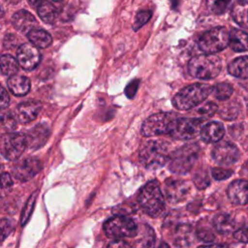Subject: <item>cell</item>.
Returning a JSON list of instances; mask_svg holds the SVG:
<instances>
[{
    "label": "cell",
    "mask_w": 248,
    "mask_h": 248,
    "mask_svg": "<svg viewBox=\"0 0 248 248\" xmlns=\"http://www.w3.org/2000/svg\"><path fill=\"white\" fill-rule=\"evenodd\" d=\"M27 147L26 137L21 133H11L6 135L0 144V151L2 154L10 159H17Z\"/></svg>",
    "instance_id": "cell-10"
},
{
    "label": "cell",
    "mask_w": 248,
    "mask_h": 248,
    "mask_svg": "<svg viewBox=\"0 0 248 248\" xmlns=\"http://www.w3.org/2000/svg\"><path fill=\"white\" fill-rule=\"evenodd\" d=\"M190 191L187 181L170 177L165 181V194L170 203H177L184 201Z\"/></svg>",
    "instance_id": "cell-12"
},
{
    "label": "cell",
    "mask_w": 248,
    "mask_h": 248,
    "mask_svg": "<svg viewBox=\"0 0 248 248\" xmlns=\"http://www.w3.org/2000/svg\"><path fill=\"white\" fill-rule=\"evenodd\" d=\"M36 194L32 195L30 197V199L28 200L24 209H23V212H22V215H21V224L24 225L27 220L29 219L31 213H32V210H33V207H34V204H35V201H36Z\"/></svg>",
    "instance_id": "cell-37"
},
{
    "label": "cell",
    "mask_w": 248,
    "mask_h": 248,
    "mask_svg": "<svg viewBox=\"0 0 248 248\" xmlns=\"http://www.w3.org/2000/svg\"><path fill=\"white\" fill-rule=\"evenodd\" d=\"M213 87L205 83H195L180 90L172 99L173 106L180 110H187L201 105L212 92Z\"/></svg>",
    "instance_id": "cell-3"
},
{
    "label": "cell",
    "mask_w": 248,
    "mask_h": 248,
    "mask_svg": "<svg viewBox=\"0 0 248 248\" xmlns=\"http://www.w3.org/2000/svg\"><path fill=\"white\" fill-rule=\"evenodd\" d=\"M213 93L216 99L220 101H226L228 100L232 94V86L228 83V82H221L218 83L214 88H213Z\"/></svg>",
    "instance_id": "cell-31"
},
{
    "label": "cell",
    "mask_w": 248,
    "mask_h": 248,
    "mask_svg": "<svg viewBox=\"0 0 248 248\" xmlns=\"http://www.w3.org/2000/svg\"><path fill=\"white\" fill-rule=\"evenodd\" d=\"M52 1H54V2H60V1H62V0H52Z\"/></svg>",
    "instance_id": "cell-48"
},
{
    "label": "cell",
    "mask_w": 248,
    "mask_h": 248,
    "mask_svg": "<svg viewBox=\"0 0 248 248\" xmlns=\"http://www.w3.org/2000/svg\"><path fill=\"white\" fill-rule=\"evenodd\" d=\"M233 237L240 242L248 243V227L241 228V229L235 231L233 233Z\"/></svg>",
    "instance_id": "cell-42"
},
{
    "label": "cell",
    "mask_w": 248,
    "mask_h": 248,
    "mask_svg": "<svg viewBox=\"0 0 248 248\" xmlns=\"http://www.w3.org/2000/svg\"><path fill=\"white\" fill-rule=\"evenodd\" d=\"M109 246H111V247H115V246H118V247H128L129 244L126 243V242H124L123 240L114 239L113 242H111V243L109 244Z\"/></svg>",
    "instance_id": "cell-45"
},
{
    "label": "cell",
    "mask_w": 248,
    "mask_h": 248,
    "mask_svg": "<svg viewBox=\"0 0 248 248\" xmlns=\"http://www.w3.org/2000/svg\"><path fill=\"white\" fill-rule=\"evenodd\" d=\"M13 24L20 32H29L36 26V19L27 11L21 10L16 13L12 18Z\"/></svg>",
    "instance_id": "cell-19"
},
{
    "label": "cell",
    "mask_w": 248,
    "mask_h": 248,
    "mask_svg": "<svg viewBox=\"0 0 248 248\" xmlns=\"http://www.w3.org/2000/svg\"><path fill=\"white\" fill-rule=\"evenodd\" d=\"M104 231L108 237L111 239H121L125 237H135L138 232V226L131 218L117 215L106 221Z\"/></svg>",
    "instance_id": "cell-6"
},
{
    "label": "cell",
    "mask_w": 248,
    "mask_h": 248,
    "mask_svg": "<svg viewBox=\"0 0 248 248\" xmlns=\"http://www.w3.org/2000/svg\"><path fill=\"white\" fill-rule=\"evenodd\" d=\"M48 136H49V129L47 125L45 123L39 124L34 128H32L27 133V135H25L27 146L32 149L40 148L46 142Z\"/></svg>",
    "instance_id": "cell-16"
},
{
    "label": "cell",
    "mask_w": 248,
    "mask_h": 248,
    "mask_svg": "<svg viewBox=\"0 0 248 248\" xmlns=\"http://www.w3.org/2000/svg\"><path fill=\"white\" fill-rule=\"evenodd\" d=\"M42 169V164L38 159L27 158L18 162L13 169V174L20 181H26L35 176Z\"/></svg>",
    "instance_id": "cell-14"
},
{
    "label": "cell",
    "mask_w": 248,
    "mask_h": 248,
    "mask_svg": "<svg viewBox=\"0 0 248 248\" xmlns=\"http://www.w3.org/2000/svg\"><path fill=\"white\" fill-rule=\"evenodd\" d=\"M13 185V180L10 174L0 173V197L5 196Z\"/></svg>",
    "instance_id": "cell-34"
},
{
    "label": "cell",
    "mask_w": 248,
    "mask_h": 248,
    "mask_svg": "<svg viewBox=\"0 0 248 248\" xmlns=\"http://www.w3.org/2000/svg\"><path fill=\"white\" fill-rule=\"evenodd\" d=\"M27 37L29 39V41L31 42V44H33L35 46L37 47H41V48H45L47 47L51 42V36L45 30L42 29H32L27 33Z\"/></svg>",
    "instance_id": "cell-25"
},
{
    "label": "cell",
    "mask_w": 248,
    "mask_h": 248,
    "mask_svg": "<svg viewBox=\"0 0 248 248\" xmlns=\"http://www.w3.org/2000/svg\"><path fill=\"white\" fill-rule=\"evenodd\" d=\"M138 82L139 80H134L132 81L126 88V94L129 98H132L134 96V94L136 93L137 91V88H138Z\"/></svg>",
    "instance_id": "cell-44"
},
{
    "label": "cell",
    "mask_w": 248,
    "mask_h": 248,
    "mask_svg": "<svg viewBox=\"0 0 248 248\" xmlns=\"http://www.w3.org/2000/svg\"><path fill=\"white\" fill-rule=\"evenodd\" d=\"M8 88L16 96H23L30 90V80L26 77L15 74L8 79Z\"/></svg>",
    "instance_id": "cell-21"
},
{
    "label": "cell",
    "mask_w": 248,
    "mask_h": 248,
    "mask_svg": "<svg viewBox=\"0 0 248 248\" xmlns=\"http://www.w3.org/2000/svg\"><path fill=\"white\" fill-rule=\"evenodd\" d=\"M169 159V144L163 140H147L140 149V161L141 165L148 170H158L162 168Z\"/></svg>",
    "instance_id": "cell-1"
},
{
    "label": "cell",
    "mask_w": 248,
    "mask_h": 248,
    "mask_svg": "<svg viewBox=\"0 0 248 248\" xmlns=\"http://www.w3.org/2000/svg\"><path fill=\"white\" fill-rule=\"evenodd\" d=\"M231 1L232 0H208L207 4L209 9L214 14L220 15V14H224L227 11Z\"/></svg>",
    "instance_id": "cell-33"
},
{
    "label": "cell",
    "mask_w": 248,
    "mask_h": 248,
    "mask_svg": "<svg viewBox=\"0 0 248 248\" xmlns=\"http://www.w3.org/2000/svg\"><path fill=\"white\" fill-rule=\"evenodd\" d=\"M0 70L6 76H13L18 70V62L16 58L9 54H4L0 57Z\"/></svg>",
    "instance_id": "cell-29"
},
{
    "label": "cell",
    "mask_w": 248,
    "mask_h": 248,
    "mask_svg": "<svg viewBox=\"0 0 248 248\" xmlns=\"http://www.w3.org/2000/svg\"><path fill=\"white\" fill-rule=\"evenodd\" d=\"M2 14V7H1V5H0V15Z\"/></svg>",
    "instance_id": "cell-47"
},
{
    "label": "cell",
    "mask_w": 248,
    "mask_h": 248,
    "mask_svg": "<svg viewBox=\"0 0 248 248\" xmlns=\"http://www.w3.org/2000/svg\"><path fill=\"white\" fill-rule=\"evenodd\" d=\"M227 193L233 204L243 205L248 203V181L243 179L232 181L229 185Z\"/></svg>",
    "instance_id": "cell-15"
},
{
    "label": "cell",
    "mask_w": 248,
    "mask_h": 248,
    "mask_svg": "<svg viewBox=\"0 0 248 248\" xmlns=\"http://www.w3.org/2000/svg\"><path fill=\"white\" fill-rule=\"evenodd\" d=\"M150 16H151V13L149 11L139 12L136 16V20H135V23L133 25L134 30L140 29L143 24H145L148 21Z\"/></svg>",
    "instance_id": "cell-38"
},
{
    "label": "cell",
    "mask_w": 248,
    "mask_h": 248,
    "mask_svg": "<svg viewBox=\"0 0 248 248\" xmlns=\"http://www.w3.org/2000/svg\"><path fill=\"white\" fill-rule=\"evenodd\" d=\"M200 155V146L196 143L183 145L170 155L169 169L177 174H185L194 167Z\"/></svg>",
    "instance_id": "cell-5"
},
{
    "label": "cell",
    "mask_w": 248,
    "mask_h": 248,
    "mask_svg": "<svg viewBox=\"0 0 248 248\" xmlns=\"http://www.w3.org/2000/svg\"><path fill=\"white\" fill-rule=\"evenodd\" d=\"M232 175V170L223 169V168H214L212 170V176L216 180H224L229 178L230 176Z\"/></svg>",
    "instance_id": "cell-40"
},
{
    "label": "cell",
    "mask_w": 248,
    "mask_h": 248,
    "mask_svg": "<svg viewBox=\"0 0 248 248\" xmlns=\"http://www.w3.org/2000/svg\"><path fill=\"white\" fill-rule=\"evenodd\" d=\"M137 245L141 247H152L155 241V235L153 230L147 225H141L138 227V232L136 234Z\"/></svg>",
    "instance_id": "cell-27"
},
{
    "label": "cell",
    "mask_w": 248,
    "mask_h": 248,
    "mask_svg": "<svg viewBox=\"0 0 248 248\" xmlns=\"http://www.w3.org/2000/svg\"><path fill=\"white\" fill-rule=\"evenodd\" d=\"M10 102V98L6 89L0 84V108H4L8 107Z\"/></svg>",
    "instance_id": "cell-43"
},
{
    "label": "cell",
    "mask_w": 248,
    "mask_h": 248,
    "mask_svg": "<svg viewBox=\"0 0 248 248\" xmlns=\"http://www.w3.org/2000/svg\"><path fill=\"white\" fill-rule=\"evenodd\" d=\"M229 34L228 30L224 27L213 28L200 37L198 46L206 54L219 52L228 46Z\"/></svg>",
    "instance_id": "cell-7"
},
{
    "label": "cell",
    "mask_w": 248,
    "mask_h": 248,
    "mask_svg": "<svg viewBox=\"0 0 248 248\" xmlns=\"http://www.w3.org/2000/svg\"><path fill=\"white\" fill-rule=\"evenodd\" d=\"M228 72L236 78H248V56H241L232 60L228 66Z\"/></svg>",
    "instance_id": "cell-24"
},
{
    "label": "cell",
    "mask_w": 248,
    "mask_h": 248,
    "mask_svg": "<svg viewBox=\"0 0 248 248\" xmlns=\"http://www.w3.org/2000/svg\"><path fill=\"white\" fill-rule=\"evenodd\" d=\"M1 123L8 130H13L16 125V119H15L14 115L10 112H5L4 114H2Z\"/></svg>",
    "instance_id": "cell-41"
},
{
    "label": "cell",
    "mask_w": 248,
    "mask_h": 248,
    "mask_svg": "<svg viewBox=\"0 0 248 248\" xmlns=\"http://www.w3.org/2000/svg\"><path fill=\"white\" fill-rule=\"evenodd\" d=\"M30 3H31V5H33V6H36V5H39L41 2H42V0H28Z\"/></svg>",
    "instance_id": "cell-46"
},
{
    "label": "cell",
    "mask_w": 248,
    "mask_h": 248,
    "mask_svg": "<svg viewBox=\"0 0 248 248\" xmlns=\"http://www.w3.org/2000/svg\"><path fill=\"white\" fill-rule=\"evenodd\" d=\"M240 112V106L237 102L232 101L224 104L220 108V116L226 120L235 119Z\"/></svg>",
    "instance_id": "cell-30"
},
{
    "label": "cell",
    "mask_w": 248,
    "mask_h": 248,
    "mask_svg": "<svg viewBox=\"0 0 248 248\" xmlns=\"http://www.w3.org/2000/svg\"><path fill=\"white\" fill-rule=\"evenodd\" d=\"M1 170H2V165H1V161H0V171H1Z\"/></svg>",
    "instance_id": "cell-49"
},
{
    "label": "cell",
    "mask_w": 248,
    "mask_h": 248,
    "mask_svg": "<svg viewBox=\"0 0 248 248\" xmlns=\"http://www.w3.org/2000/svg\"><path fill=\"white\" fill-rule=\"evenodd\" d=\"M13 222L9 219H0V242L3 241L13 231Z\"/></svg>",
    "instance_id": "cell-35"
},
{
    "label": "cell",
    "mask_w": 248,
    "mask_h": 248,
    "mask_svg": "<svg viewBox=\"0 0 248 248\" xmlns=\"http://www.w3.org/2000/svg\"><path fill=\"white\" fill-rule=\"evenodd\" d=\"M240 152L238 148L230 141H217L212 149V158L221 166H231L238 161Z\"/></svg>",
    "instance_id": "cell-11"
},
{
    "label": "cell",
    "mask_w": 248,
    "mask_h": 248,
    "mask_svg": "<svg viewBox=\"0 0 248 248\" xmlns=\"http://www.w3.org/2000/svg\"><path fill=\"white\" fill-rule=\"evenodd\" d=\"M41 104L37 101H27L17 107L16 115L20 122L27 123L34 120L41 110Z\"/></svg>",
    "instance_id": "cell-17"
},
{
    "label": "cell",
    "mask_w": 248,
    "mask_h": 248,
    "mask_svg": "<svg viewBox=\"0 0 248 248\" xmlns=\"http://www.w3.org/2000/svg\"><path fill=\"white\" fill-rule=\"evenodd\" d=\"M203 123L202 119L179 118L176 116L170 122L168 134L175 140H191L200 134Z\"/></svg>",
    "instance_id": "cell-8"
},
{
    "label": "cell",
    "mask_w": 248,
    "mask_h": 248,
    "mask_svg": "<svg viewBox=\"0 0 248 248\" xmlns=\"http://www.w3.org/2000/svg\"><path fill=\"white\" fill-rule=\"evenodd\" d=\"M197 237L204 242H211L214 239V234L212 233L211 230H209L208 228H204L202 227L199 230H197Z\"/></svg>",
    "instance_id": "cell-39"
},
{
    "label": "cell",
    "mask_w": 248,
    "mask_h": 248,
    "mask_svg": "<svg viewBox=\"0 0 248 248\" xmlns=\"http://www.w3.org/2000/svg\"><path fill=\"white\" fill-rule=\"evenodd\" d=\"M195 232L191 226L180 225L173 233V243L179 247H187L194 243Z\"/></svg>",
    "instance_id": "cell-20"
},
{
    "label": "cell",
    "mask_w": 248,
    "mask_h": 248,
    "mask_svg": "<svg viewBox=\"0 0 248 248\" xmlns=\"http://www.w3.org/2000/svg\"><path fill=\"white\" fill-rule=\"evenodd\" d=\"M224 134H225L224 126L217 121L210 122L202 126L200 132L202 140L209 143L219 141L224 137Z\"/></svg>",
    "instance_id": "cell-18"
},
{
    "label": "cell",
    "mask_w": 248,
    "mask_h": 248,
    "mask_svg": "<svg viewBox=\"0 0 248 248\" xmlns=\"http://www.w3.org/2000/svg\"><path fill=\"white\" fill-rule=\"evenodd\" d=\"M229 45L234 51L248 50V34L239 29H232L229 34Z\"/></svg>",
    "instance_id": "cell-22"
},
{
    "label": "cell",
    "mask_w": 248,
    "mask_h": 248,
    "mask_svg": "<svg viewBox=\"0 0 248 248\" xmlns=\"http://www.w3.org/2000/svg\"><path fill=\"white\" fill-rule=\"evenodd\" d=\"M235 222L233 218L226 213L217 214L213 219V227L220 233H227L234 229Z\"/></svg>",
    "instance_id": "cell-26"
},
{
    "label": "cell",
    "mask_w": 248,
    "mask_h": 248,
    "mask_svg": "<svg viewBox=\"0 0 248 248\" xmlns=\"http://www.w3.org/2000/svg\"><path fill=\"white\" fill-rule=\"evenodd\" d=\"M177 115L172 112H160L155 113L148 118L142 124L141 134L144 137H155L164 134H168L170 122Z\"/></svg>",
    "instance_id": "cell-9"
},
{
    "label": "cell",
    "mask_w": 248,
    "mask_h": 248,
    "mask_svg": "<svg viewBox=\"0 0 248 248\" xmlns=\"http://www.w3.org/2000/svg\"><path fill=\"white\" fill-rule=\"evenodd\" d=\"M18 65L26 71L35 69L41 60V53L33 44H23L16 51Z\"/></svg>",
    "instance_id": "cell-13"
},
{
    "label": "cell",
    "mask_w": 248,
    "mask_h": 248,
    "mask_svg": "<svg viewBox=\"0 0 248 248\" xmlns=\"http://www.w3.org/2000/svg\"><path fill=\"white\" fill-rule=\"evenodd\" d=\"M38 15L43 21L46 23H52L56 19L58 12L51 3L47 1H43L39 4Z\"/></svg>",
    "instance_id": "cell-28"
},
{
    "label": "cell",
    "mask_w": 248,
    "mask_h": 248,
    "mask_svg": "<svg viewBox=\"0 0 248 248\" xmlns=\"http://www.w3.org/2000/svg\"><path fill=\"white\" fill-rule=\"evenodd\" d=\"M138 202L144 213L151 217H157L165 209V200L158 181L146 183L138 195Z\"/></svg>",
    "instance_id": "cell-2"
},
{
    "label": "cell",
    "mask_w": 248,
    "mask_h": 248,
    "mask_svg": "<svg viewBox=\"0 0 248 248\" xmlns=\"http://www.w3.org/2000/svg\"><path fill=\"white\" fill-rule=\"evenodd\" d=\"M232 16L233 20L241 27L248 28V2L237 1L232 8Z\"/></svg>",
    "instance_id": "cell-23"
},
{
    "label": "cell",
    "mask_w": 248,
    "mask_h": 248,
    "mask_svg": "<svg viewBox=\"0 0 248 248\" xmlns=\"http://www.w3.org/2000/svg\"><path fill=\"white\" fill-rule=\"evenodd\" d=\"M217 110H218L217 105L212 102H207L205 104H202L198 108V112L206 117H210V116L214 115L217 112Z\"/></svg>",
    "instance_id": "cell-36"
},
{
    "label": "cell",
    "mask_w": 248,
    "mask_h": 248,
    "mask_svg": "<svg viewBox=\"0 0 248 248\" xmlns=\"http://www.w3.org/2000/svg\"><path fill=\"white\" fill-rule=\"evenodd\" d=\"M222 68L221 60L213 54H201L193 57L188 63V70L192 77L200 79L216 78Z\"/></svg>",
    "instance_id": "cell-4"
},
{
    "label": "cell",
    "mask_w": 248,
    "mask_h": 248,
    "mask_svg": "<svg viewBox=\"0 0 248 248\" xmlns=\"http://www.w3.org/2000/svg\"><path fill=\"white\" fill-rule=\"evenodd\" d=\"M193 181L195 183V185L199 188V189H204L206 188L209 183H210V179L208 176V173L206 170H201L199 171H197L194 174L193 177Z\"/></svg>",
    "instance_id": "cell-32"
}]
</instances>
